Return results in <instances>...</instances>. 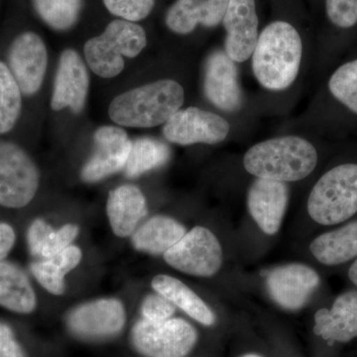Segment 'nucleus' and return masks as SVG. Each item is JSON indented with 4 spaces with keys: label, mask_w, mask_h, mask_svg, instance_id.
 I'll return each instance as SVG.
<instances>
[{
    "label": "nucleus",
    "mask_w": 357,
    "mask_h": 357,
    "mask_svg": "<svg viewBox=\"0 0 357 357\" xmlns=\"http://www.w3.org/2000/svg\"><path fill=\"white\" fill-rule=\"evenodd\" d=\"M303 45L299 33L284 21H276L258 37L252 54L256 79L270 91H283L295 81L302 60Z\"/></svg>",
    "instance_id": "1"
},
{
    "label": "nucleus",
    "mask_w": 357,
    "mask_h": 357,
    "mask_svg": "<svg viewBox=\"0 0 357 357\" xmlns=\"http://www.w3.org/2000/svg\"><path fill=\"white\" fill-rule=\"evenodd\" d=\"M16 236L13 227L6 222H0V262L6 259L15 244Z\"/></svg>",
    "instance_id": "36"
},
{
    "label": "nucleus",
    "mask_w": 357,
    "mask_h": 357,
    "mask_svg": "<svg viewBox=\"0 0 357 357\" xmlns=\"http://www.w3.org/2000/svg\"><path fill=\"white\" fill-rule=\"evenodd\" d=\"M96 150L82 171V178L89 183L123 170L130 153L132 141L123 129L115 126H102L96 131Z\"/></svg>",
    "instance_id": "12"
},
{
    "label": "nucleus",
    "mask_w": 357,
    "mask_h": 357,
    "mask_svg": "<svg viewBox=\"0 0 357 357\" xmlns=\"http://www.w3.org/2000/svg\"><path fill=\"white\" fill-rule=\"evenodd\" d=\"M319 274L307 265L290 263L274 268L266 279L270 297L277 305L296 311L307 304L319 285Z\"/></svg>",
    "instance_id": "11"
},
{
    "label": "nucleus",
    "mask_w": 357,
    "mask_h": 357,
    "mask_svg": "<svg viewBox=\"0 0 357 357\" xmlns=\"http://www.w3.org/2000/svg\"><path fill=\"white\" fill-rule=\"evenodd\" d=\"M184 225L172 218L157 215L147 220L132 236L134 248L150 255H165L185 234Z\"/></svg>",
    "instance_id": "24"
},
{
    "label": "nucleus",
    "mask_w": 357,
    "mask_h": 357,
    "mask_svg": "<svg viewBox=\"0 0 357 357\" xmlns=\"http://www.w3.org/2000/svg\"><path fill=\"white\" fill-rule=\"evenodd\" d=\"M229 0H177L169 9L166 24L177 34H189L197 25L215 27L223 20Z\"/></svg>",
    "instance_id": "19"
},
{
    "label": "nucleus",
    "mask_w": 357,
    "mask_h": 357,
    "mask_svg": "<svg viewBox=\"0 0 357 357\" xmlns=\"http://www.w3.org/2000/svg\"><path fill=\"white\" fill-rule=\"evenodd\" d=\"M152 287L195 321L206 326L215 325V312L182 281L168 275H158L152 280Z\"/></svg>",
    "instance_id": "23"
},
{
    "label": "nucleus",
    "mask_w": 357,
    "mask_h": 357,
    "mask_svg": "<svg viewBox=\"0 0 357 357\" xmlns=\"http://www.w3.org/2000/svg\"><path fill=\"white\" fill-rule=\"evenodd\" d=\"M307 213L319 225H333L357 213V165L335 167L321 176L312 188Z\"/></svg>",
    "instance_id": "5"
},
{
    "label": "nucleus",
    "mask_w": 357,
    "mask_h": 357,
    "mask_svg": "<svg viewBox=\"0 0 357 357\" xmlns=\"http://www.w3.org/2000/svg\"><path fill=\"white\" fill-rule=\"evenodd\" d=\"M107 210L114 234L129 236L146 215V199L135 185H121L109 192Z\"/></svg>",
    "instance_id": "20"
},
{
    "label": "nucleus",
    "mask_w": 357,
    "mask_h": 357,
    "mask_svg": "<svg viewBox=\"0 0 357 357\" xmlns=\"http://www.w3.org/2000/svg\"><path fill=\"white\" fill-rule=\"evenodd\" d=\"M33 4L45 23L64 31L76 24L83 0H33Z\"/></svg>",
    "instance_id": "28"
},
{
    "label": "nucleus",
    "mask_w": 357,
    "mask_h": 357,
    "mask_svg": "<svg viewBox=\"0 0 357 357\" xmlns=\"http://www.w3.org/2000/svg\"><path fill=\"white\" fill-rule=\"evenodd\" d=\"M314 333L328 342H349L357 337V291L338 296L331 309L314 314Z\"/></svg>",
    "instance_id": "18"
},
{
    "label": "nucleus",
    "mask_w": 357,
    "mask_h": 357,
    "mask_svg": "<svg viewBox=\"0 0 357 357\" xmlns=\"http://www.w3.org/2000/svg\"><path fill=\"white\" fill-rule=\"evenodd\" d=\"M36 304L27 275L13 263L0 262V307L17 314H30Z\"/></svg>",
    "instance_id": "22"
},
{
    "label": "nucleus",
    "mask_w": 357,
    "mask_h": 357,
    "mask_svg": "<svg viewBox=\"0 0 357 357\" xmlns=\"http://www.w3.org/2000/svg\"><path fill=\"white\" fill-rule=\"evenodd\" d=\"M81 259V249L70 245L53 257L32 263L31 272L47 291L61 295L65 290V275L76 268Z\"/></svg>",
    "instance_id": "25"
},
{
    "label": "nucleus",
    "mask_w": 357,
    "mask_h": 357,
    "mask_svg": "<svg viewBox=\"0 0 357 357\" xmlns=\"http://www.w3.org/2000/svg\"><path fill=\"white\" fill-rule=\"evenodd\" d=\"M103 3L114 15L136 22L144 20L151 13L155 0H103Z\"/></svg>",
    "instance_id": "30"
},
{
    "label": "nucleus",
    "mask_w": 357,
    "mask_h": 357,
    "mask_svg": "<svg viewBox=\"0 0 357 357\" xmlns=\"http://www.w3.org/2000/svg\"><path fill=\"white\" fill-rule=\"evenodd\" d=\"M328 86L335 98L357 114V60L338 68Z\"/></svg>",
    "instance_id": "29"
},
{
    "label": "nucleus",
    "mask_w": 357,
    "mask_h": 357,
    "mask_svg": "<svg viewBox=\"0 0 357 357\" xmlns=\"http://www.w3.org/2000/svg\"><path fill=\"white\" fill-rule=\"evenodd\" d=\"M184 102V89L173 79H161L130 89L110 102L112 121L126 128H155L166 123Z\"/></svg>",
    "instance_id": "3"
},
{
    "label": "nucleus",
    "mask_w": 357,
    "mask_h": 357,
    "mask_svg": "<svg viewBox=\"0 0 357 357\" xmlns=\"http://www.w3.org/2000/svg\"><path fill=\"white\" fill-rule=\"evenodd\" d=\"M52 230L53 229L43 220H36L31 223L28 229L27 241L32 255L41 257L45 241Z\"/></svg>",
    "instance_id": "34"
},
{
    "label": "nucleus",
    "mask_w": 357,
    "mask_h": 357,
    "mask_svg": "<svg viewBox=\"0 0 357 357\" xmlns=\"http://www.w3.org/2000/svg\"><path fill=\"white\" fill-rule=\"evenodd\" d=\"M167 264L197 277H213L223 264L222 244L210 229L196 227L164 255Z\"/></svg>",
    "instance_id": "8"
},
{
    "label": "nucleus",
    "mask_w": 357,
    "mask_h": 357,
    "mask_svg": "<svg viewBox=\"0 0 357 357\" xmlns=\"http://www.w3.org/2000/svg\"><path fill=\"white\" fill-rule=\"evenodd\" d=\"M89 86L88 70L81 56L70 49L63 52L54 84L52 109L58 112L70 107L75 114H79L86 105Z\"/></svg>",
    "instance_id": "14"
},
{
    "label": "nucleus",
    "mask_w": 357,
    "mask_h": 357,
    "mask_svg": "<svg viewBox=\"0 0 357 357\" xmlns=\"http://www.w3.org/2000/svg\"><path fill=\"white\" fill-rule=\"evenodd\" d=\"M349 277L352 283L357 286V259L352 263L351 268H349Z\"/></svg>",
    "instance_id": "37"
},
{
    "label": "nucleus",
    "mask_w": 357,
    "mask_h": 357,
    "mask_svg": "<svg viewBox=\"0 0 357 357\" xmlns=\"http://www.w3.org/2000/svg\"><path fill=\"white\" fill-rule=\"evenodd\" d=\"M229 122L220 115L198 109L188 107L178 110L164 126L166 139L175 144H218L229 133Z\"/></svg>",
    "instance_id": "9"
},
{
    "label": "nucleus",
    "mask_w": 357,
    "mask_h": 357,
    "mask_svg": "<svg viewBox=\"0 0 357 357\" xmlns=\"http://www.w3.org/2000/svg\"><path fill=\"white\" fill-rule=\"evenodd\" d=\"M0 357H26L10 326L0 321Z\"/></svg>",
    "instance_id": "35"
},
{
    "label": "nucleus",
    "mask_w": 357,
    "mask_h": 357,
    "mask_svg": "<svg viewBox=\"0 0 357 357\" xmlns=\"http://www.w3.org/2000/svg\"><path fill=\"white\" fill-rule=\"evenodd\" d=\"M22 96L8 67L0 61V134L10 132L17 123L22 110Z\"/></svg>",
    "instance_id": "27"
},
{
    "label": "nucleus",
    "mask_w": 357,
    "mask_h": 357,
    "mask_svg": "<svg viewBox=\"0 0 357 357\" xmlns=\"http://www.w3.org/2000/svg\"><path fill=\"white\" fill-rule=\"evenodd\" d=\"M77 234H79V227L74 225H66L55 231L52 230L45 241L41 257L44 259L53 257L61 251L69 248Z\"/></svg>",
    "instance_id": "32"
},
{
    "label": "nucleus",
    "mask_w": 357,
    "mask_h": 357,
    "mask_svg": "<svg viewBox=\"0 0 357 357\" xmlns=\"http://www.w3.org/2000/svg\"><path fill=\"white\" fill-rule=\"evenodd\" d=\"M326 13L333 24L351 27L357 23V0H326Z\"/></svg>",
    "instance_id": "31"
},
{
    "label": "nucleus",
    "mask_w": 357,
    "mask_h": 357,
    "mask_svg": "<svg viewBox=\"0 0 357 357\" xmlns=\"http://www.w3.org/2000/svg\"><path fill=\"white\" fill-rule=\"evenodd\" d=\"M6 65L23 96L36 95L43 84L48 66V52L43 40L33 32L18 35L9 47Z\"/></svg>",
    "instance_id": "10"
},
{
    "label": "nucleus",
    "mask_w": 357,
    "mask_h": 357,
    "mask_svg": "<svg viewBox=\"0 0 357 357\" xmlns=\"http://www.w3.org/2000/svg\"><path fill=\"white\" fill-rule=\"evenodd\" d=\"M146 44V33L141 26L128 20H114L102 34L86 42L84 57L95 74L110 79L123 70V57H137Z\"/></svg>",
    "instance_id": "4"
},
{
    "label": "nucleus",
    "mask_w": 357,
    "mask_h": 357,
    "mask_svg": "<svg viewBox=\"0 0 357 357\" xmlns=\"http://www.w3.org/2000/svg\"><path fill=\"white\" fill-rule=\"evenodd\" d=\"M170 149L165 143L153 138H139L132 141L124 173L128 178L138 177L163 166L170 158Z\"/></svg>",
    "instance_id": "26"
},
{
    "label": "nucleus",
    "mask_w": 357,
    "mask_h": 357,
    "mask_svg": "<svg viewBox=\"0 0 357 357\" xmlns=\"http://www.w3.org/2000/svg\"><path fill=\"white\" fill-rule=\"evenodd\" d=\"M222 22L227 30L225 53L236 63L248 60L259 37L255 0H229Z\"/></svg>",
    "instance_id": "13"
},
{
    "label": "nucleus",
    "mask_w": 357,
    "mask_h": 357,
    "mask_svg": "<svg viewBox=\"0 0 357 357\" xmlns=\"http://www.w3.org/2000/svg\"><path fill=\"white\" fill-rule=\"evenodd\" d=\"M175 311V305L158 293L156 295L148 296L142 305L143 317L152 321H162L171 319Z\"/></svg>",
    "instance_id": "33"
},
{
    "label": "nucleus",
    "mask_w": 357,
    "mask_h": 357,
    "mask_svg": "<svg viewBox=\"0 0 357 357\" xmlns=\"http://www.w3.org/2000/svg\"><path fill=\"white\" fill-rule=\"evenodd\" d=\"M126 324V312L119 301L102 299L77 307L68 319L70 330L86 338L116 335Z\"/></svg>",
    "instance_id": "16"
},
{
    "label": "nucleus",
    "mask_w": 357,
    "mask_h": 357,
    "mask_svg": "<svg viewBox=\"0 0 357 357\" xmlns=\"http://www.w3.org/2000/svg\"><path fill=\"white\" fill-rule=\"evenodd\" d=\"M38 187L39 171L31 157L20 145L0 140V206L24 208Z\"/></svg>",
    "instance_id": "6"
},
{
    "label": "nucleus",
    "mask_w": 357,
    "mask_h": 357,
    "mask_svg": "<svg viewBox=\"0 0 357 357\" xmlns=\"http://www.w3.org/2000/svg\"><path fill=\"white\" fill-rule=\"evenodd\" d=\"M318 153L311 142L298 136H283L263 141L244 155L245 170L256 178L297 182L316 168Z\"/></svg>",
    "instance_id": "2"
},
{
    "label": "nucleus",
    "mask_w": 357,
    "mask_h": 357,
    "mask_svg": "<svg viewBox=\"0 0 357 357\" xmlns=\"http://www.w3.org/2000/svg\"><path fill=\"white\" fill-rule=\"evenodd\" d=\"M241 357H263V356H259V354H244V356H241Z\"/></svg>",
    "instance_id": "38"
},
{
    "label": "nucleus",
    "mask_w": 357,
    "mask_h": 357,
    "mask_svg": "<svg viewBox=\"0 0 357 357\" xmlns=\"http://www.w3.org/2000/svg\"><path fill=\"white\" fill-rule=\"evenodd\" d=\"M206 98L218 109L236 112L243 105V91L239 86L236 62L225 51L211 54L206 61L204 81Z\"/></svg>",
    "instance_id": "17"
},
{
    "label": "nucleus",
    "mask_w": 357,
    "mask_h": 357,
    "mask_svg": "<svg viewBox=\"0 0 357 357\" xmlns=\"http://www.w3.org/2000/svg\"><path fill=\"white\" fill-rule=\"evenodd\" d=\"M248 206L251 218L267 236L278 234L288 206L285 183L257 178L249 188Z\"/></svg>",
    "instance_id": "15"
},
{
    "label": "nucleus",
    "mask_w": 357,
    "mask_h": 357,
    "mask_svg": "<svg viewBox=\"0 0 357 357\" xmlns=\"http://www.w3.org/2000/svg\"><path fill=\"white\" fill-rule=\"evenodd\" d=\"M132 340L136 349L147 357H185L194 349L198 333L185 319H143L133 328Z\"/></svg>",
    "instance_id": "7"
},
{
    "label": "nucleus",
    "mask_w": 357,
    "mask_h": 357,
    "mask_svg": "<svg viewBox=\"0 0 357 357\" xmlns=\"http://www.w3.org/2000/svg\"><path fill=\"white\" fill-rule=\"evenodd\" d=\"M310 251L326 266H337L357 257V220L316 237Z\"/></svg>",
    "instance_id": "21"
}]
</instances>
